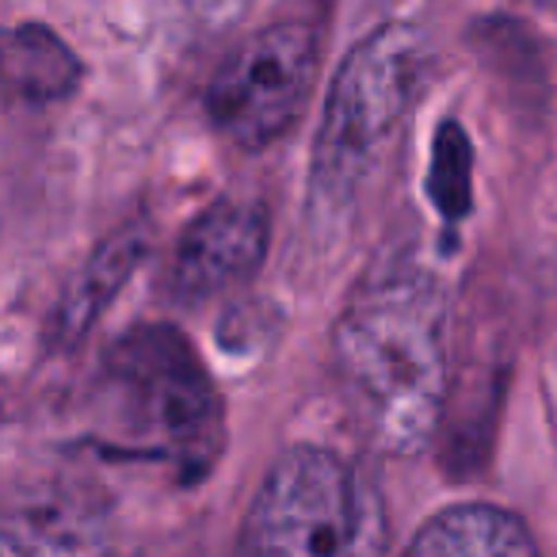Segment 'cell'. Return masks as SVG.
<instances>
[{
	"mask_svg": "<svg viewBox=\"0 0 557 557\" xmlns=\"http://www.w3.org/2000/svg\"><path fill=\"white\" fill-rule=\"evenodd\" d=\"M318 77V35L306 24L263 27L207 85V119L237 149H263L290 131Z\"/></svg>",
	"mask_w": 557,
	"mask_h": 557,
	"instance_id": "5b68a950",
	"label": "cell"
},
{
	"mask_svg": "<svg viewBox=\"0 0 557 557\" xmlns=\"http://www.w3.org/2000/svg\"><path fill=\"white\" fill-rule=\"evenodd\" d=\"M96 412L123 455L161 458L180 470H207L222 440L214 382L172 325L134 329L108 351Z\"/></svg>",
	"mask_w": 557,
	"mask_h": 557,
	"instance_id": "7a4b0ae2",
	"label": "cell"
},
{
	"mask_svg": "<svg viewBox=\"0 0 557 557\" xmlns=\"http://www.w3.org/2000/svg\"><path fill=\"white\" fill-rule=\"evenodd\" d=\"M470 176H473V153L466 131L447 119L435 131L432 146V169H428V199L440 207L443 218H466L470 214Z\"/></svg>",
	"mask_w": 557,
	"mask_h": 557,
	"instance_id": "8fae6325",
	"label": "cell"
},
{
	"mask_svg": "<svg viewBox=\"0 0 557 557\" xmlns=\"http://www.w3.org/2000/svg\"><path fill=\"white\" fill-rule=\"evenodd\" d=\"M405 557H539L523 519L493 504H458L432 516Z\"/></svg>",
	"mask_w": 557,
	"mask_h": 557,
	"instance_id": "9c48e42d",
	"label": "cell"
},
{
	"mask_svg": "<svg viewBox=\"0 0 557 557\" xmlns=\"http://www.w3.org/2000/svg\"><path fill=\"white\" fill-rule=\"evenodd\" d=\"M424 73L428 42L409 24H389L348 50L313 141V207H348L417 100Z\"/></svg>",
	"mask_w": 557,
	"mask_h": 557,
	"instance_id": "3957f363",
	"label": "cell"
},
{
	"mask_svg": "<svg viewBox=\"0 0 557 557\" xmlns=\"http://www.w3.org/2000/svg\"><path fill=\"white\" fill-rule=\"evenodd\" d=\"M111 519L88 488L35 485L9 504L4 557H108Z\"/></svg>",
	"mask_w": 557,
	"mask_h": 557,
	"instance_id": "52a82bcc",
	"label": "cell"
},
{
	"mask_svg": "<svg viewBox=\"0 0 557 557\" xmlns=\"http://www.w3.org/2000/svg\"><path fill=\"white\" fill-rule=\"evenodd\" d=\"M382 542L379 493L325 447H290L245 516V557H382Z\"/></svg>",
	"mask_w": 557,
	"mask_h": 557,
	"instance_id": "277c9868",
	"label": "cell"
},
{
	"mask_svg": "<svg viewBox=\"0 0 557 557\" xmlns=\"http://www.w3.org/2000/svg\"><path fill=\"white\" fill-rule=\"evenodd\" d=\"M268 256V214L256 202L225 199L207 207L180 237L169 263V295L199 306L256 275Z\"/></svg>",
	"mask_w": 557,
	"mask_h": 557,
	"instance_id": "8992f818",
	"label": "cell"
},
{
	"mask_svg": "<svg viewBox=\"0 0 557 557\" xmlns=\"http://www.w3.org/2000/svg\"><path fill=\"white\" fill-rule=\"evenodd\" d=\"M146 233L141 230H123L111 240H103L88 263L70 278V287L58 298L54 321H50V341L70 348L77 344L96 321L103 318V310L111 306V298L126 287V278L134 275L141 260H146Z\"/></svg>",
	"mask_w": 557,
	"mask_h": 557,
	"instance_id": "ba28073f",
	"label": "cell"
},
{
	"mask_svg": "<svg viewBox=\"0 0 557 557\" xmlns=\"http://www.w3.org/2000/svg\"><path fill=\"white\" fill-rule=\"evenodd\" d=\"M81 81V62L54 32L24 24L9 35V85L32 103H54Z\"/></svg>",
	"mask_w": 557,
	"mask_h": 557,
	"instance_id": "30bf717a",
	"label": "cell"
},
{
	"mask_svg": "<svg viewBox=\"0 0 557 557\" xmlns=\"http://www.w3.org/2000/svg\"><path fill=\"white\" fill-rule=\"evenodd\" d=\"M336 379L363 432L389 455L432 440L447 401V302L424 271H386L333 333Z\"/></svg>",
	"mask_w": 557,
	"mask_h": 557,
	"instance_id": "6da1fadb",
	"label": "cell"
}]
</instances>
